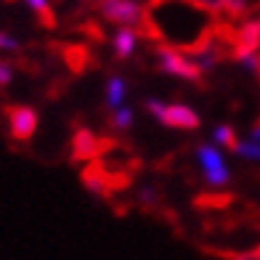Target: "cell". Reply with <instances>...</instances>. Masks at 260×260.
Returning <instances> with one entry per match:
<instances>
[{
	"mask_svg": "<svg viewBox=\"0 0 260 260\" xmlns=\"http://www.w3.org/2000/svg\"><path fill=\"white\" fill-rule=\"evenodd\" d=\"M218 16L191 0H149L138 35L191 56L212 38Z\"/></svg>",
	"mask_w": 260,
	"mask_h": 260,
	"instance_id": "1",
	"label": "cell"
},
{
	"mask_svg": "<svg viewBox=\"0 0 260 260\" xmlns=\"http://www.w3.org/2000/svg\"><path fill=\"white\" fill-rule=\"evenodd\" d=\"M154 56H157V64H159V69L165 75H173L178 80L194 82V85H202L205 82V72L199 69V64L188 53L173 48V45L154 43Z\"/></svg>",
	"mask_w": 260,
	"mask_h": 260,
	"instance_id": "2",
	"label": "cell"
},
{
	"mask_svg": "<svg viewBox=\"0 0 260 260\" xmlns=\"http://www.w3.org/2000/svg\"><path fill=\"white\" fill-rule=\"evenodd\" d=\"M93 8L99 11V16L109 24L117 27H130L136 32L144 24V8H141L136 0H93Z\"/></svg>",
	"mask_w": 260,
	"mask_h": 260,
	"instance_id": "3",
	"label": "cell"
},
{
	"mask_svg": "<svg viewBox=\"0 0 260 260\" xmlns=\"http://www.w3.org/2000/svg\"><path fill=\"white\" fill-rule=\"evenodd\" d=\"M114 146L112 138H101L88 127H80L77 133L72 136V159H101L106 151Z\"/></svg>",
	"mask_w": 260,
	"mask_h": 260,
	"instance_id": "4",
	"label": "cell"
},
{
	"mask_svg": "<svg viewBox=\"0 0 260 260\" xmlns=\"http://www.w3.org/2000/svg\"><path fill=\"white\" fill-rule=\"evenodd\" d=\"M6 120H8V133L14 141L19 144H24L35 136V130H38V112L32 109V106H8L6 109Z\"/></svg>",
	"mask_w": 260,
	"mask_h": 260,
	"instance_id": "5",
	"label": "cell"
},
{
	"mask_svg": "<svg viewBox=\"0 0 260 260\" xmlns=\"http://www.w3.org/2000/svg\"><path fill=\"white\" fill-rule=\"evenodd\" d=\"M197 159H199V165H202L205 181H207L210 186H223V183H229V168H226V162H223L220 151H218L215 146L199 144Z\"/></svg>",
	"mask_w": 260,
	"mask_h": 260,
	"instance_id": "6",
	"label": "cell"
},
{
	"mask_svg": "<svg viewBox=\"0 0 260 260\" xmlns=\"http://www.w3.org/2000/svg\"><path fill=\"white\" fill-rule=\"evenodd\" d=\"M159 122L165 127H173V130H197L199 125H202V117L186 104H168Z\"/></svg>",
	"mask_w": 260,
	"mask_h": 260,
	"instance_id": "7",
	"label": "cell"
},
{
	"mask_svg": "<svg viewBox=\"0 0 260 260\" xmlns=\"http://www.w3.org/2000/svg\"><path fill=\"white\" fill-rule=\"evenodd\" d=\"M136 43H138V32L136 29L122 27L120 32H117L114 40H112V48H114L117 61H127V58L136 53Z\"/></svg>",
	"mask_w": 260,
	"mask_h": 260,
	"instance_id": "8",
	"label": "cell"
},
{
	"mask_svg": "<svg viewBox=\"0 0 260 260\" xmlns=\"http://www.w3.org/2000/svg\"><path fill=\"white\" fill-rule=\"evenodd\" d=\"M125 77L120 75H112L109 80H106V106H109V112L120 109L122 101H125Z\"/></svg>",
	"mask_w": 260,
	"mask_h": 260,
	"instance_id": "9",
	"label": "cell"
},
{
	"mask_svg": "<svg viewBox=\"0 0 260 260\" xmlns=\"http://www.w3.org/2000/svg\"><path fill=\"white\" fill-rule=\"evenodd\" d=\"M252 0H220V11L226 14L229 21H239L247 16V11H250Z\"/></svg>",
	"mask_w": 260,
	"mask_h": 260,
	"instance_id": "10",
	"label": "cell"
},
{
	"mask_svg": "<svg viewBox=\"0 0 260 260\" xmlns=\"http://www.w3.org/2000/svg\"><path fill=\"white\" fill-rule=\"evenodd\" d=\"M212 138H215V144H220V149L234 151V154H236V149H239V138H236L234 127H229V125H218L212 130Z\"/></svg>",
	"mask_w": 260,
	"mask_h": 260,
	"instance_id": "11",
	"label": "cell"
},
{
	"mask_svg": "<svg viewBox=\"0 0 260 260\" xmlns=\"http://www.w3.org/2000/svg\"><path fill=\"white\" fill-rule=\"evenodd\" d=\"M24 3L32 8V14L40 19V24L43 27H53V11H51V3L48 0H24Z\"/></svg>",
	"mask_w": 260,
	"mask_h": 260,
	"instance_id": "12",
	"label": "cell"
},
{
	"mask_svg": "<svg viewBox=\"0 0 260 260\" xmlns=\"http://www.w3.org/2000/svg\"><path fill=\"white\" fill-rule=\"evenodd\" d=\"M109 127L112 130H130L133 127V109H127V106H120V109H114L109 114Z\"/></svg>",
	"mask_w": 260,
	"mask_h": 260,
	"instance_id": "13",
	"label": "cell"
},
{
	"mask_svg": "<svg viewBox=\"0 0 260 260\" xmlns=\"http://www.w3.org/2000/svg\"><path fill=\"white\" fill-rule=\"evenodd\" d=\"M236 154L247 157V159H260V141H257V138H252V141H239Z\"/></svg>",
	"mask_w": 260,
	"mask_h": 260,
	"instance_id": "14",
	"label": "cell"
},
{
	"mask_svg": "<svg viewBox=\"0 0 260 260\" xmlns=\"http://www.w3.org/2000/svg\"><path fill=\"white\" fill-rule=\"evenodd\" d=\"M141 205H144L146 210H157L159 205V191L154 186H144L141 188Z\"/></svg>",
	"mask_w": 260,
	"mask_h": 260,
	"instance_id": "15",
	"label": "cell"
},
{
	"mask_svg": "<svg viewBox=\"0 0 260 260\" xmlns=\"http://www.w3.org/2000/svg\"><path fill=\"white\" fill-rule=\"evenodd\" d=\"M19 48H21V43L14 38V35L0 29V53H16Z\"/></svg>",
	"mask_w": 260,
	"mask_h": 260,
	"instance_id": "16",
	"label": "cell"
},
{
	"mask_svg": "<svg viewBox=\"0 0 260 260\" xmlns=\"http://www.w3.org/2000/svg\"><path fill=\"white\" fill-rule=\"evenodd\" d=\"M11 80H14V64L0 58V88H8Z\"/></svg>",
	"mask_w": 260,
	"mask_h": 260,
	"instance_id": "17",
	"label": "cell"
},
{
	"mask_svg": "<svg viewBox=\"0 0 260 260\" xmlns=\"http://www.w3.org/2000/svg\"><path fill=\"white\" fill-rule=\"evenodd\" d=\"M165 106H168V104H162V101H157V99H146V101H144V109L154 117V120H162Z\"/></svg>",
	"mask_w": 260,
	"mask_h": 260,
	"instance_id": "18",
	"label": "cell"
},
{
	"mask_svg": "<svg viewBox=\"0 0 260 260\" xmlns=\"http://www.w3.org/2000/svg\"><path fill=\"white\" fill-rule=\"evenodd\" d=\"M191 3H197V6H202V8L212 11V14H220V0H191Z\"/></svg>",
	"mask_w": 260,
	"mask_h": 260,
	"instance_id": "19",
	"label": "cell"
},
{
	"mask_svg": "<svg viewBox=\"0 0 260 260\" xmlns=\"http://www.w3.org/2000/svg\"><path fill=\"white\" fill-rule=\"evenodd\" d=\"M252 138H257V141H260V122H255V125H252Z\"/></svg>",
	"mask_w": 260,
	"mask_h": 260,
	"instance_id": "20",
	"label": "cell"
},
{
	"mask_svg": "<svg viewBox=\"0 0 260 260\" xmlns=\"http://www.w3.org/2000/svg\"><path fill=\"white\" fill-rule=\"evenodd\" d=\"M250 252H252V255H255V257L260 260V244H255V247H252V250H250Z\"/></svg>",
	"mask_w": 260,
	"mask_h": 260,
	"instance_id": "21",
	"label": "cell"
}]
</instances>
